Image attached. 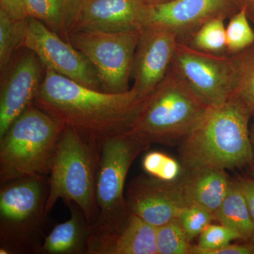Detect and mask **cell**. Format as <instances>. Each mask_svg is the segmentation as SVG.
<instances>
[{"label": "cell", "instance_id": "6da1fadb", "mask_svg": "<svg viewBox=\"0 0 254 254\" xmlns=\"http://www.w3.org/2000/svg\"><path fill=\"white\" fill-rule=\"evenodd\" d=\"M145 98L132 88L123 93L92 89L45 68L33 105L73 128L83 139L100 145L128 131Z\"/></svg>", "mask_w": 254, "mask_h": 254}, {"label": "cell", "instance_id": "7a4b0ae2", "mask_svg": "<svg viewBox=\"0 0 254 254\" xmlns=\"http://www.w3.org/2000/svg\"><path fill=\"white\" fill-rule=\"evenodd\" d=\"M252 115L235 97L209 108L198 125L179 144L184 170L252 168L254 153L249 123Z\"/></svg>", "mask_w": 254, "mask_h": 254}, {"label": "cell", "instance_id": "3957f363", "mask_svg": "<svg viewBox=\"0 0 254 254\" xmlns=\"http://www.w3.org/2000/svg\"><path fill=\"white\" fill-rule=\"evenodd\" d=\"M65 125L31 105L0 136V184L48 176Z\"/></svg>", "mask_w": 254, "mask_h": 254}, {"label": "cell", "instance_id": "277c9868", "mask_svg": "<svg viewBox=\"0 0 254 254\" xmlns=\"http://www.w3.org/2000/svg\"><path fill=\"white\" fill-rule=\"evenodd\" d=\"M209 107L171 69L143 100L128 133L149 143L180 144L193 131Z\"/></svg>", "mask_w": 254, "mask_h": 254}, {"label": "cell", "instance_id": "5b68a950", "mask_svg": "<svg viewBox=\"0 0 254 254\" xmlns=\"http://www.w3.org/2000/svg\"><path fill=\"white\" fill-rule=\"evenodd\" d=\"M49 177H25L1 185L0 254H41Z\"/></svg>", "mask_w": 254, "mask_h": 254}, {"label": "cell", "instance_id": "8992f818", "mask_svg": "<svg viewBox=\"0 0 254 254\" xmlns=\"http://www.w3.org/2000/svg\"><path fill=\"white\" fill-rule=\"evenodd\" d=\"M99 148L100 145L86 141L73 128L65 126L49 175L47 215L62 198L64 203H76L90 224L98 220L96 182Z\"/></svg>", "mask_w": 254, "mask_h": 254}, {"label": "cell", "instance_id": "52a82bcc", "mask_svg": "<svg viewBox=\"0 0 254 254\" xmlns=\"http://www.w3.org/2000/svg\"><path fill=\"white\" fill-rule=\"evenodd\" d=\"M141 29L76 31L71 33L68 41L94 66L103 92L123 93L131 89L129 80Z\"/></svg>", "mask_w": 254, "mask_h": 254}, {"label": "cell", "instance_id": "ba28073f", "mask_svg": "<svg viewBox=\"0 0 254 254\" xmlns=\"http://www.w3.org/2000/svg\"><path fill=\"white\" fill-rule=\"evenodd\" d=\"M150 146L128 131L101 142L96 182L99 217L95 223L120 220L128 212L124 193L127 176L135 159Z\"/></svg>", "mask_w": 254, "mask_h": 254}, {"label": "cell", "instance_id": "9c48e42d", "mask_svg": "<svg viewBox=\"0 0 254 254\" xmlns=\"http://www.w3.org/2000/svg\"><path fill=\"white\" fill-rule=\"evenodd\" d=\"M170 69L209 108L221 105L232 96L230 56L203 53L179 41Z\"/></svg>", "mask_w": 254, "mask_h": 254}, {"label": "cell", "instance_id": "30bf717a", "mask_svg": "<svg viewBox=\"0 0 254 254\" xmlns=\"http://www.w3.org/2000/svg\"><path fill=\"white\" fill-rule=\"evenodd\" d=\"M23 48L34 53L45 68L92 89L103 91L94 66L81 52L36 18H28Z\"/></svg>", "mask_w": 254, "mask_h": 254}, {"label": "cell", "instance_id": "8fae6325", "mask_svg": "<svg viewBox=\"0 0 254 254\" xmlns=\"http://www.w3.org/2000/svg\"><path fill=\"white\" fill-rule=\"evenodd\" d=\"M179 42L176 33L148 23L142 28L133 61L132 87L141 98L150 95L168 74Z\"/></svg>", "mask_w": 254, "mask_h": 254}, {"label": "cell", "instance_id": "7c38bea8", "mask_svg": "<svg viewBox=\"0 0 254 254\" xmlns=\"http://www.w3.org/2000/svg\"><path fill=\"white\" fill-rule=\"evenodd\" d=\"M1 76L0 136L28 107L33 104L45 74V66L31 50L23 48Z\"/></svg>", "mask_w": 254, "mask_h": 254}, {"label": "cell", "instance_id": "4fadbf2b", "mask_svg": "<svg viewBox=\"0 0 254 254\" xmlns=\"http://www.w3.org/2000/svg\"><path fill=\"white\" fill-rule=\"evenodd\" d=\"M125 200L131 213L156 227L177 218L187 206L182 177L173 182L161 181L149 175L135 177L127 187Z\"/></svg>", "mask_w": 254, "mask_h": 254}, {"label": "cell", "instance_id": "5bb4252c", "mask_svg": "<svg viewBox=\"0 0 254 254\" xmlns=\"http://www.w3.org/2000/svg\"><path fill=\"white\" fill-rule=\"evenodd\" d=\"M156 230L128 210L116 221L93 224L88 254H158Z\"/></svg>", "mask_w": 254, "mask_h": 254}, {"label": "cell", "instance_id": "9a60e30c", "mask_svg": "<svg viewBox=\"0 0 254 254\" xmlns=\"http://www.w3.org/2000/svg\"><path fill=\"white\" fill-rule=\"evenodd\" d=\"M237 0H170L148 5V23L176 33L179 41L190 36L212 18L227 17Z\"/></svg>", "mask_w": 254, "mask_h": 254}, {"label": "cell", "instance_id": "2e32d148", "mask_svg": "<svg viewBox=\"0 0 254 254\" xmlns=\"http://www.w3.org/2000/svg\"><path fill=\"white\" fill-rule=\"evenodd\" d=\"M147 21L148 5L141 0H86L75 31H135Z\"/></svg>", "mask_w": 254, "mask_h": 254}, {"label": "cell", "instance_id": "e0dca14e", "mask_svg": "<svg viewBox=\"0 0 254 254\" xmlns=\"http://www.w3.org/2000/svg\"><path fill=\"white\" fill-rule=\"evenodd\" d=\"M182 182L187 206L200 207L213 215L226 196L232 180L223 170L200 168L184 170Z\"/></svg>", "mask_w": 254, "mask_h": 254}, {"label": "cell", "instance_id": "ac0fdd59", "mask_svg": "<svg viewBox=\"0 0 254 254\" xmlns=\"http://www.w3.org/2000/svg\"><path fill=\"white\" fill-rule=\"evenodd\" d=\"M70 218L56 225L44 237L42 254H88V242L93 230L81 209L73 202H66Z\"/></svg>", "mask_w": 254, "mask_h": 254}, {"label": "cell", "instance_id": "d6986e66", "mask_svg": "<svg viewBox=\"0 0 254 254\" xmlns=\"http://www.w3.org/2000/svg\"><path fill=\"white\" fill-rule=\"evenodd\" d=\"M86 0H27L30 16L68 41L76 31Z\"/></svg>", "mask_w": 254, "mask_h": 254}, {"label": "cell", "instance_id": "ffe728a7", "mask_svg": "<svg viewBox=\"0 0 254 254\" xmlns=\"http://www.w3.org/2000/svg\"><path fill=\"white\" fill-rule=\"evenodd\" d=\"M213 220L236 232L242 240L250 242L253 222L248 201L240 180H232L226 196L213 213Z\"/></svg>", "mask_w": 254, "mask_h": 254}, {"label": "cell", "instance_id": "44dd1931", "mask_svg": "<svg viewBox=\"0 0 254 254\" xmlns=\"http://www.w3.org/2000/svg\"><path fill=\"white\" fill-rule=\"evenodd\" d=\"M233 71L232 96L254 113V44L248 49L230 55Z\"/></svg>", "mask_w": 254, "mask_h": 254}, {"label": "cell", "instance_id": "7402d4cb", "mask_svg": "<svg viewBox=\"0 0 254 254\" xmlns=\"http://www.w3.org/2000/svg\"><path fill=\"white\" fill-rule=\"evenodd\" d=\"M28 18L14 19L0 9V71L9 67L18 50L23 48L28 30Z\"/></svg>", "mask_w": 254, "mask_h": 254}, {"label": "cell", "instance_id": "603a6c76", "mask_svg": "<svg viewBox=\"0 0 254 254\" xmlns=\"http://www.w3.org/2000/svg\"><path fill=\"white\" fill-rule=\"evenodd\" d=\"M225 18L220 16L209 20L190 35V44H187L203 53L221 54L227 50Z\"/></svg>", "mask_w": 254, "mask_h": 254}, {"label": "cell", "instance_id": "cb8c5ba5", "mask_svg": "<svg viewBox=\"0 0 254 254\" xmlns=\"http://www.w3.org/2000/svg\"><path fill=\"white\" fill-rule=\"evenodd\" d=\"M156 248L158 254H190L192 246L178 218L157 227Z\"/></svg>", "mask_w": 254, "mask_h": 254}, {"label": "cell", "instance_id": "d4e9b609", "mask_svg": "<svg viewBox=\"0 0 254 254\" xmlns=\"http://www.w3.org/2000/svg\"><path fill=\"white\" fill-rule=\"evenodd\" d=\"M227 51L230 55L240 53L254 44V31L247 18V6L234 14L226 27Z\"/></svg>", "mask_w": 254, "mask_h": 254}, {"label": "cell", "instance_id": "484cf974", "mask_svg": "<svg viewBox=\"0 0 254 254\" xmlns=\"http://www.w3.org/2000/svg\"><path fill=\"white\" fill-rule=\"evenodd\" d=\"M142 167L147 175L164 182L177 181L184 173L182 163L163 152H148L142 160Z\"/></svg>", "mask_w": 254, "mask_h": 254}, {"label": "cell", "instance_id": "4316f807", "mask_svg": "<svg viewBox=\"0 0 254 254\" xmlns=\"http://www.w3.org/2000/svg\"><path fill=\"white\" fill-rule=\"evenodd\" d=\"M189 240L200 235L213 220V214L197 206L185 207L177 217Z\"/></svg>", "mask_w": 254, "mask_h": 254}, {"label": "cell", "instance_id": "83f0119b", "mask_svg": "<svg viewBox=\"0 0 254 254\" xmlns=\"http://www.w3.org/2000/svg\"><path fill=\"white\" fill-rule=\"evenodd\" d=\"M236 240H242L236 232L220 224L216 225L210 223L200 234L197 246L205 250H216Z\"/></svg>", "mask_w": 254, "mask_h": 254}, {"label": "cell", "instance_id": "f1b7e54d", "mask_svg": "<svg viewBox=\"0 0 254 254\" xmlns=\"http://www.w3.org/2000/svg\"><path fill=\"white\" fill-rule=\"evenodd\" d=\"M190 254H254V245L250 242L242 245H228L216 250H205L192 246Z\"/></svg>", "mask_w": 254, "mask_h": 254}, {"label": "cell", "instance_id": "f546056e", "mask_svg": "<svg viewBox=\"0 0 254 254\" xmlns=\"http://www.w3.org/2000/svg\"><path fill=\"white\" fill-rule=\"evenodd\" d=\"M0 9L14 19L29 17L27 0H0Z\"/></svg>", "mask_w": 254, "mask_h": 254}, {"label": "cell", "instance_id": "4dcf8cb0", "mask_svg": "<svg viewBox=\"0 0 254 254\" xmlns=\"http://www.w3.org/2000/svg\"><path fill=\"white\" fill-rule=\"evenodd\" d=\"M244 192H245L249 207L250 209L251 215H252V222H253V235H252L251 243L254 245V180L252 177H240L239 178Z\"/></svg>", "mask_w": 254, "mask_h": 254}, {"label": "cell", "instance_id": "1f68e13d", "mask_svg": "<svg viewBox=\"0 0 254 254\" xmlns=\"http://www.w3.org/2000/svg\"><path fill=\"white\" fill-rule=\"evenodd\" d=\"M252 117L254 118V123L253 125H252V128L250 129V138L251 142H252V148H253V153H254V165L252 168H254V113Z\"/></svg>", "mask_w": 254, "mask_h": 254}, {"label": "cell", "instance_id": "d6a6232c", "mask_svg": "<svg viewBox=\"0 0 254 254\" xmlns=\"http://www.w3.org/2000/svg\"><path fill=\"white\" fill-rule=\"evenodd\" d=\"M146 5H153L160 4V3L166 2L170 0H141Z\"/></svg>", "mask_w": 254, "mask_h": 254}, {"label": "cell", "instance_id": "836d02e7", "mask_svg": "<svg viewBox=\"0 0 254 254\" xmlns=\"http://www.w3.org/2000/svg\"><path fill=\"white\" fill-rule=\"evenodd\" d=\"M251 177L254 180V168H252V170H251Z\"/></svg>", "mask_w": 254, "mask_h": 254}, {"label": "cell", "instance_id": "e575fe53", "mask_svg": "<svg viewBox=\"0 0 254 254\" xmlns=\"http://www.w3.org/2000/svg\"><path fill=\"white\" fill-rule=\"evenodd\" d=\"M253 1H254V0H253Z\"/></svg>", "mask_w": 254, "mask_h": 254}]
</instances>
